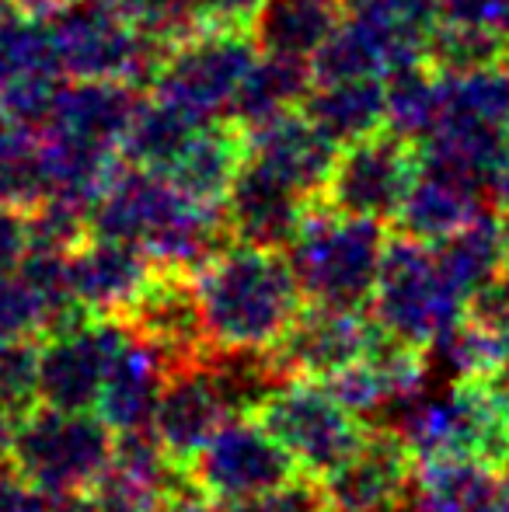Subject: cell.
<instances>
[{"mask_svg":"<svg viewBox=\"0 0 509 512\" xmlns=\"http://www.w3.org/2000/svg\"><path fill=\"white\" fill-rule=\"evenodd\" d=\"M196 283L213 349H272L307 304L290 255L276 248L231 244Z\"/></svg>","mask_w":509,"mask_h":512,"instance_id":"1","label":"cell"},{"mask_svg":"<svg viewBox=\"0 0 509 512\" xmlns=\"http://www.w3.org/2000/svg\"><path fill=\"white\" fill-rule=\"evenodd\" d=\"M387 237V223L335 213L318 199L297 241L286 248L307 304L370 310Z\"/></svg>","mask_w":509,"mask_h":512,"instance_id":"2","label":"cell"},{"mask_svg":"<svg viewBox=\"0 0 509 512\" xmlns=\"http://www.w3.org/2000/svg\"><path fill=\"white\" fill-rule=\"evenodd\" d=\"M56 63L70 81H126L150 91L171 42L147 32L123 0H81L49 14Z\"/></svg>","mask_w":509,"mask_h":512,"instance_id":"3","label":"cell"},{"mask_svg":"<svg viewBox=\"0 0 509 512\" xmlns=\"http://www.w3.org/2000/svg\"><path fill=\"white\" fill-rule=\"evenodd\" d=\"M102 415L39 405L14 422V471L53 495H84L116 457V436Z\"/></svg>","mask_w":509,"mask_h":512,"instance_id":"4","label":"cell"},{"mask_svg":"<svg viewBox=\"0 0 509 512\" xmlns=\"http://www.w3.org/2000/svg\"><path fill=\"white\" fill-rule=\"evenodd\" d=\"M252 418L297 460L300 474L318 481L360 450L370 425L321 380H286L258 401Z\"/></svg>","mask_w":509,"mask_h":512,"instance_id":"5","label":"cell"},{"mask_svg":"<svg viewBox=\"0 0 509 512\" xmlns=\"http://www.w3.org/2000/svg\"><path fill=\"white\" fill-rule=\"evenodd\" d=\"M370 314L391 335L433 352V345L454 324L464 321V300L443 279L433 244H422L394 230L387 237Z\"/></svg>","mask_w":509,"mask_h":512,"instance_id":"6","label":"cell"},{"mask_svg":"<svg viewBox=\"0 0 509 512\" xmlns=\"http://www.w3.org/2000/svg\"><path fill=\"white\" fill-rule=\"evenodd\" d=\"M255 60L258 46L248 28L203 25L168 49L150 95L182 108L196 122L227 119Z\"/></svg>","mask_w":509,"mask_h":512,"instance_id":"7","label":"cell"},{"mask_svg":"<svg viewBox=\"0 0 509 512\" xmlns=\"http://www.w3.org/2000/svg\"><path fill=\"white\" fill-rule=\"evenodd\" d=\"M398 429L419 464L440 457H468L492 467L509 464V422L475 373L457 377L443 398L408 408Z\"/></svg>","mask_w":509,"mask_h":512,"instance_id":"8","label":"cell"},{"mask_svg":"<svg viewBox=\"0 0 509 512\" xmlns=\"http://www.w3.org/2000/svg\"><path fill=\"white\" fill-rule=\"evenodd\" d=\"M206 502L252 499L300 478V467L252 415H234L185 464Z\"/></svg>","mask_w":509,"mask_h":512,"instance_id":"9","label":"cell"},{"mask_svg":"<svg viewBox=\"0 0 509 512\" xmlns=\"http://www.w3.org/2000/svg\"><path fill=\"white\" fill-rule=\"evenodd\" d=\"M415 175H419V147L391 129H381L339 147L321 203L335 213L394 223Z\"/></svg>","mask_w":509,"mask_h":512,"instance_id":"10","label":"cell"},{"mask_svg":"<svg viewBox=\"0 0 509 512\" xmlns=\"http://www.w3.org/2000/svg\"><path fill=\"white\" fill-rule=\"evenodd\" d=\"M415 460L398 425H367L360 450L321 478V492L332 512H401L412 509Z\"/></svg>","mask_w":509,"mask_h":512,"instance_id":"11","label":"cell"},{"mask_svg":"<svg viewBox=\"0 0 509 512\" xmlns=\"http://www.w3.org/2000/svg\"><path fill=\"white\" fill-rule=\"evenodd\" d=\"M129 342L119 317H88L60 335L42 338L39 352V405L63 411L98 408L105 377L116 352Z\"/></svg>","mask_w":509,"mask_h":512,"instance_id":"12","label":"cell"},{"mask_svg":"<svg viewBox=\"0 0 509 512\" xmlns=\"http://www.w3.org/2000/svg\"><path fill=\"white\" fill-rule=\"evenodd\" d=\"M119 321L129 335L157 352L168 366L203 363L210 356V335H206L203 300H199L196 272L164 269L157 265L154 276L140 290V297L129 304Z\"/></svg>","mask_w":509,"mask_h":512,"instance_id":"13","label":"cell"},{"mask_svg":"<svg viewBox=\"0 0 509 512\" xmlns=\"http://www.w3.org/2000/svg\"><path fill=\"white\" fill-rule=\"evenodd\" d=\"M374 338L370 310H342L304 304L297 321L269 349L276 370L286 380H328L342 366L360 363Z\"/></svg>","mask_w":509,"mask_h":512,"instance_id":"14","label":"cell"},{"mask_svg":"<svg viewBox=\"0 0 509 512\" xmlns=\"http://www.w3.org/2000/svg\"><path fill=\"white\" fill-rule=\"evenodd\" d=\"M314 203L318 199L304 196L290 182L272 175L269 168L245 157V164H241L238 178H234L231 192L224 199V216L234 244L286 251L297 241Z\"/></svg>","mask_w":509,"mask_h":512,"instance_id":"15","label":"cell"},{"mask_svg":"<svg viewBox=\"0 0 509 512\" xmlns=\"http://www.w3.org/2000/svg\"><path fill=\"white\" fill-rule=\"evenodd\" d=\"M227 418L234 415L220 398L217 384L206 370V359L164 370L161 401H157L154 411V432L175 464H189Z\"/></svg>","mask_w":509,"mask_h":512,"instance_id":"16","label":"cell"},{"mask_svg":"<svg viewBox=\"0 0 509 512\" xmlns=\"http://www.w3.org/2000/svg\"><path fill=\"white\" fill-rule=\"evenodd\" d=\"M245 157L290 182L304 196L321 199L339 157V143L328 140L304 112H286L255 129H245Z\"/></svg>","mask_w":509,"mask_h":512,"instance_id":"17","label":"cell"},{"mask_svg":"<svg viewBox=\"0 0 509 512\" xmlns=\"http://www.w3.org/2000/svg\"><path fill=\"white\" fill-rule=\"evenodd\" d=\"M185 203L189 196L164 171L123 161L91 213V230L102 237L147 244Z\"/></svg>","mask_w":509,"mask_h":512,"instance_id":"18","label":"cell"},{"mask_svg":"<svg viewBox=\"0 0 509 512\" xmlns=\"http://www.w3.org/2000/svg\"><path fill=\"white\" fill-rule=\"evenodd\" d=\"M154 269L157 262L143 244L102 234H91L70 255V279L77 297L98 317H123L147 279L154 276Z\"/></svg>","mask_w":509,"mask_h":512,"instance_id":"19","label":"cell"},{"mask_svg":"<svg viewBox=\"0 0 509 512\" xmlns=\"http://www.w3.org/2000/svg\"><path fill=\"white\" fill-rule=\"evenodd\" d=\"M485 196L489 189L482 182L419 157V175L394 216V230L422 244H440L485 213Z\"/></svg>","mask_w":509,"mask_h":512,"instance_id":"20","label":"cell"},{"mask_svg":"<svg viewBox=\"0 0 509 512\" xmlns=\"http://www.w3.org/2000/svg\"><path fill=\"white\" fill-rule=\"evenodd\" d=\"M143 95L147 91L126 81H70L67 77L46 129L84 136V140H95L123 154L129 122H133Z\"/></svg>","mask_w":509,"mask_h":512,"instance_id":"21","label":"cell"},{"mask_svg":"<svg viewBox=\"0 0 509 512\" xmlns=\"http://www.w3.org/2000/svg\"><path fill=\"white\" fill-rule=\"evenodd\" d=\"M42 161H46V199L81 206L95 213L123 154L60 129H42Z\"/></svg>","mask_w":509,"mask_h":512,"instance_id":"22","label":"cell"},{"mask_svg":"<svg viewBox=\"0 0 509 512\" xmlns=\"http://www.w3.org/2000/svg\"><path fill=\"white\" fill-rule=\"evenodd\" d=\"M245 164V129L234 119H213L192 133L168 178L189 199L206 206H224L234 178Z\"/></svg>","mask_w":509,"mask_h":512,"instance_id":"23","label":"cell"},{"mask_svg":"<svg viewBox=\"0 0 509 512\" xmlns=\"http://www.w3.org/2000/svg\"><path fill=\"white\" fill-rule=\"evenodd\" d=\"M300 112L339 147L387 129L384 77H346V81H314Z\"/></svg>","mask_w":509,"mask_h":512,"instance_id":"24","label":"cell"},{"mask_svg":"<svg viewBox=\"0 0 509 512\" xmlns=\"http://www.w3.org/2000/svg\"><path fill=\"white\" fill-rule=\"evenodd\" d=\"M164 387V359L150 345L129 335V342L116 352L105 377L102 398H98V415L116 432L126 429H150L154 411L161 401Z\"/></svg>","mask_w":509,"mask_h":512,"instance_id":"25","label":"cell"},{"mask_svg":"<svg viewBox=\"0 0 509 512\" xmlns=\"http://www.w3.org/2000/svg\"><path fill=\"white\" fill-rule=\"evenodd\" d=\"M349 0H265L252 21L258 53L311 60L346 18Z\"/></svg>","mask_w":509,"mask_h":512,"instance_id":"26","label":"cell"},{"mask_svg":"<svg viewBox=\"0 0 509 512\" xmlns=\"http://www.w3.org/2000/svg\"><path fill=\"white\" fill-rule=\"evenodd\" d=\"M311 88H314L311 60L258 53L255 67L248 70L227 119H234L241 129H255L286 112H297L304 105V98L311 95Z\"/></svg>","mask_w":509,"mask_h":512,"instance_id":"27","label":"cell"},{"mask_svg":"<svg viewBox=\"0 0 509 512\" xmlns=\"http://www.w3.org/2000/svg\"><path fill=\"white\" fill-rule=\"evenodd\" d=\"M433 251H436V265H440L450 290L461 300H468V293L475 290V286H482L485 279L496 276L499 269L509 265L503 216L485 209L468 227L450 234L447 241L433 244Z\"/></svg>","mask_w":509,"mask_h":512,"instance_id":"28","label":"cell"},{"mask_svg":"<svg viewBox=\"0 0 509 512\" xmlns=\"http://www.w3.org/2000/svg\"><path fill=\"white\" fill-rule=\"evenodd\" d=\"M199 126L203 122H196L182 108H175L171 102L147 91L140 108H136L133 122H129V133L123 140V161L168 175L171 164L178 161V154H182L185 143L192 140V133Z\"/></svg>","mask_w":509,"mask_h":512,"instance_id":"29","label":"cell"},{"mask_svg":"<svg viewBox=\"0 0 509 512\" xmlns=\"http://www.w3.org/2000/svg\"><path fill=\"white\" fill-rule=\"evenodd\" d=\"M39 74H63L56 63L49 18L0 0V95Z\"/></svg>","mask_w":509,"mask_h":512,"instance_id":"30","label":"cell"},{"mask_svg":"<svg viewBox=\"0 0 509 512\" xmlns=\"http://www.w3.org/2000/svg\"><path fill=\"white\" fill-rule=\"evenodd\" d=\"M387 91V129L419 147L440 122L443 77L426 60L405 63L384 77Z\"/></svg>","mask_w":509,"mask_h":512,"instance_id":"31","label":"cell"},{"mask_svg":"<svg viewBox=\"0 0 509 512\" xmlns=\"http://www.w3.org/2000/svg\"><path fill=\"white\" fill-rule=\"evenodd\" d=\"M46 199L42 129L0 112V203L35 209Z\"/></svg>","mask_w":509,"mask_h":512,"instance_id":"32","label":"cell"},{"mask_svg":"<svg viewBox=\"0 0 509 512\" xmlns=\"http://www.w3.org/2000/svg\"><path fill=\"white\" fill-rule=\"evenodd\" d=\"M509 53V32L464 21H436L426 35V63L436 74H468L478 67L503 63Z\"/></svg>","mask_w":509,"mask_h":512,"instance_id":"33","label":"cell"},{"mask_svg":"<svg viewBox=\"0 0 509 512\" xmlns=\"http://www.w3.org/2000/svg\"><path fill=\"white\" fill-rule=\"evenodd\" d=\"M168 495L147 478L109 464V471L84 492V512H161Z\"/></svg>","mask_w":509,"mask_h":512,"instance_id":"34","label":"cell"},{"mask_svg":"<svg viewBox=\"0 0 509 512\" xmlns=\"http://www.w3.org/2000/svg\"><path fill=\"white\" fill-rule=\"evenodd\" d=\"M206 512H332L321 492V481L311 474H300L290 485L272 488L265 495L252 499H227V502H206Z\"/></svg>","mask_w":509,"mask_h":512,"instance_id":"35","label":"cell"},{"mask_svg":"<svg viewBox=\"0 0 509 512\" xmlns=\"http://www.w3.org/2000/svg\"><path fill=\"white\" fill-rule=\"evenodd\" d=\"M321 384H325L328 391L342 401V405L360 418H374L377 411H384V405H391L394 401L391 391H387V384L381 380V373H377L367 359L342 366L339 373H332V377L321 380Z\"/></svg>","mask_w":509,"mask_h":512,"instance_id":"36","label":"cell"},{"mask_svg":"<svg viewBox=\"0 0 509 512\" xmlns=\"http://www.w3.org/2000/svg\"><path fill=\"white\" fill-rule=\"evenodd\" d=\"M123 7L147 32L161 35L171 46L203 28L199 0H123Z\"/></svg>","mask_w":509,"mask_h":512,"instance_id":"37","label":"cell"},{"mask_svg":"<svg viewBox=\"0 0 509 512\" xmlns=\"http://www.w3.org/2000/svg\"><path fill=\"white\" fill-rule=\"evenodd\" d=\"M464 321L489 331V335L509 338V265L468 293V300H464Z\"/></svg>","mask_w":509,"mask_h":512,"instance_id":"38","label":"cell"},{"mask_svg":"<svg viewBox=\"0 0 509 512\" xmlns=\"http://www.w3.org/2000/svg\"><path fill=\"white\" fill-rule=\"evenodd\" d=\"M0 512H84V495H53L18 471L0 474Z\"/></svg>","mask_w":509,"mask_h":512,"instance_id":"39","label":"cell"},{"mask_svg":"<svg viewBox=\"0 0 509 512\" xmlns=\"http://www.w3.org/2000/svg\"><path fill=\"white\" fill-rule=\"evenodd\" d=\"M28 251H32V223H28V209L0 203V276L18 272V265L25 262Z\"/></svg>","mask_w":509,"mask_h":512,"instance_id":"40","label":"cell"},{"mask_svg":"<svg viewBox=\"0 0 509 512\" xmlns=\"http://www.w3.org/2000/svg\"><path fill=\"white\" fill-rule=\"evenodd\" d=\"M440 21H464L509 32V0H440Z\"/></svg>","mask_w":509,"mask_h":512,"instance_id":"41","label":"cell"},{"mask_svg":"<svg viewBox=\"0 0 509 512\" xmlns=\"http://www.w3.org/2000/svg\"><path fill=\"white\" fill-rule=\"evenodd\" d=\"M353 7H370L377 14L401 21L408 28H419V32H433V25L440 21V0H349Z\"/></svg>","mask_w":509,"mask_h":512,"instance_id":"42","label":"cell"},{"mask_svg":"<svg viewBox=\"0 0 509 512\" xmlns=\"http://www.w3.org/2000/svg\"><path fill=\"white\" fill-rule=\"evenodd\" d=\"M265 0H199V18L213 28H252Z\"/></svg>","mask_w":509,"mask_h":512,"instance_id":"43","label":"cell"},{"mask_svg":"<svg viewBox=\"0 0 509 512\" xmlns=\"http://www.w3.org/2000/svg\"><path fill=\"white\" fill-rule=\"evenodd\" d=\"M475 377H482V384L489 387L496 408L503 411V418L509 422V359L499 366H492V370H485V373H475Z\"/></svg>","mask_w":509,"mask_h":512,"instance_id":"44","label":"cell"},{"mask_svg":"<svg viewBox=\"0 0 509 512\" xmlns=\"http://www.w3.org/2000/svg\"><path fill=\"white\" fill-rule=\"evenodd\" d=\"M489 192H492V203L499 209H509V140L503 147L496 161V171H492V182H489Z\"/></svg>","mask_w":509,"mask_h":512,"instance_id":"45","label":"cell"},{"mask_svg":"<svg viewBox=\"0 0 509 512\" xmlns=\"http://www.w3.org/2000/svg\"><path fill=\"white\" fill-rule=\"evenodd\" d=\"M161 512H206V499H196V495H175V499H164Z\"/></svg>","mask_w":509,"mask_h":512,"instance_id":"46","label":"cell"},{"mask_svg":"<svg viewBox=\"0 0 509 512\" xmlns=\"http://www.w3.org/2000/svg\"><path fill=\"white\" fill-rule=\"evenodd\" d=\"M503 234H506V255H509V209H503Z\"/></svg>","mask_w":509,"mask_h":512,"instance_id":"47","label":"cell"},{"mask_svg":"<svg viewBox=\"0 0 509 512\" xmlns=\"http://www.w3.org/2000/svg\"><path fill=\"white\" fill-rule=\"evenodd\" d=\"M506 63H509V53H506Z\"/></svg>","mask_w":509,"mask_h":512,"instance_id":"48","label":"cell"}]
</instances>
